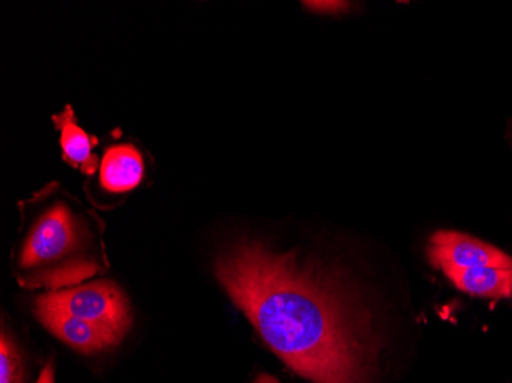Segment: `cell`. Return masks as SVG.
Masks as SVG:
<instances>
[{"label":"cell","instance_id":"obj_1","mask_svg":"<svg viewBox=\"0 0 512 383\" xmlns=\"http://www.w3.org/2000/svg\"><path fill=\"white\" fill-rule=\"evenodd\" d=\"M215 272L267 345L313 383H370L376 344L345 285L296 252L243 239Z\"/></svg>","mask_w":512,"mask_h":383},{"label":"cell","instance_id":"obj_2","mask_svg":"<svg viewBox=\"0 0 512 383\" xmlns=\"http://www.w3.org/2000/svg\"><path fill=\"white\" fill-rule=\"evenodd\" d=\"M33 201L14 262L22 287L57 292L106 269L97 217L51 187Z\"/></svg>","mask_w":512,"mask_h":383},{"label":"cell","instance_id":"obj_3","mask_svg":"<svg viewBox=\"0 0 512 383\" xmlns=\"http://www.w3.org/2000/svg\"><path fill=\"white\" fill-rule=\"evenodd\" d=\"M42 298L74 318L103 328L119 341L131 325L128 301L122 290L111 281L77 285L74 289L57 290Z\"/></svg>","mask_w":512,"mask_h":383},{"label":"cell","instance_id":"obj_4","mask_svg":"<svg viewBox=\"0 0 512 383\" xmlns=\"http://www.w3.org/2000/svg\"><path fill=\"white\" fill-rule=\"evenodd\" d=\"M427 256L436 269L459 267H512V258L503 250L480 239L453 230H439L428 241Z\"/></svg>","mask_w":512,"mask_h":383},{"label":"cell","instance_id":"obj_5","mask_svg":"<svg viewBox=\"0 0 512 383\" xmlns=\"http://www.w3.org/2000/svg\"><path fill=\"white\" fill-rule=\"evenodd\" d=\"M36 316L56 338L83 354L96 353L120 342L103 328L53 307L42 296L36 299Z\"/></svg>","mask_w":512,"mask_h":383},{"label":"cell","instance_id":"obj_6","mask_svg":"<svg viewBox=\"0 0 512 383\" xmlns=\"http://www.w3.org/2000/svg\"><path fill=\"white\" fill-rule=\"evenodd\" d=\"M444 275L460 292L477 298H512V267H444Z\"/></svg>","mask_w":512,"mask_h":383},{"label":"cell","instance_id":"obj_7","mask_svg":"<svg viewBox=\"0 0 512 383\" xmlns=\"http://www.w3.org/2000/svg\"><path fill=\"white\" fill-rule=\"evenodd\" d=\"M143 158L131 145H119L108 149L100 169L103 187L111 192L134 189L143 178Z\"/></svg>","mask_w":512,"mask_h":383},{"label":"cell","instance_id":"obj_8","mask_svg":"<svg viewBox=\"0 0 512 383\" xmlns=\"http://www.w3.org/2000/svg\"><path fill=\"white\" fill-rule=\"evenodd\" d=\"M57 129L60 131V145H62L65 160L71 166L79 167L86 175H92L99 166V158L92 154L94 141L86 135L85 131L77 126L71 106L62 114L54 115Z\"/></svg>","mask_w":512,"mask_h":383},{"label":"cell","instance_id":"obj_9","mask_svg":"<svg viewBox=\"0 0 512 383\" xmlns=\"http://www.w3.org/2000/svg\"><path fill=\"white\" fill-rule=\"evenodd\" d=\"M0 383H23L22 356L5 330L0 339Z\"/></svg>","mask_w":512,"mask_h":383},{"label":"cell","instance_id":"obj_10","mask_svg":"<svg viewBox=\"0 0 512 383\" xmlns=\"http://www.w3.org/2000/svg\"><path fill=\"white\" fill-rule=\"evenodd\" d=\"M304 5L315 11H324V13H338L348 7L347 2H306Z\"/></svg>","mask_w":512,"mask_h":383},{"label":"cell","instance_id":"obj_11","mask_svg":"<svg viewBox=\"0 0 512 383\" xmlns=\"http://www.w3.org/2000/svg\"><path fill=\"white\" fill-rule=\"evenodd\" d=\"M37 383H54V368L53 364H48L43 367L42 373H40L39 380Z\"/></svg>","mask_w":512,"mask_h":383},{"label":"cell","instance_id":"obj_12","mask_svg":"<svg viewBox=\"0 0 512 383\" xmlns=\"http://www.w3.org/2000/svg\"><path fill=\"white\" fill-rule=\"evenodd\" d=\"M253 383H281V382H279V380H276L275 377L269 376V374H260V376L256 377V380Z\"/></svg>","mask_w":512,"mask_h":383}]
</instances>
